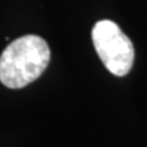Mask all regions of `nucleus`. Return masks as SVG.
I'll use <instances>...</instances> for the list:
<instances>
[{"mask_svg": "<svg viewBox=\"0 0 147 147\" xmlns=\"http://www.w3.org/2000/svg\"><path fill=\"white\" fill-rule=\"evenodd\" d=\"M49 61L51 49L42 37H19L0 56V82L8 89H22L40 78Z\"/></svg>", "mask_w": 147, "mask_h": 147, "instance_id": "1", "label": "nucleus"}, {"mask_svg": "<svg viewBox=\"0 0 147 147\" xmlns=\"http://www.w3.org/2000/svg\"><path fill=\"white\" fill-rule=\"evenodd\" d=\"M91 40L109 72L116 76H125L131 71L135 59L134 45L117 23L109 19L97 22L91 30Z\"/></svg>", "mask_w": 147, "mask_h": 147, "instance_id": "2", "label": "nucleus"}]
</instances>
